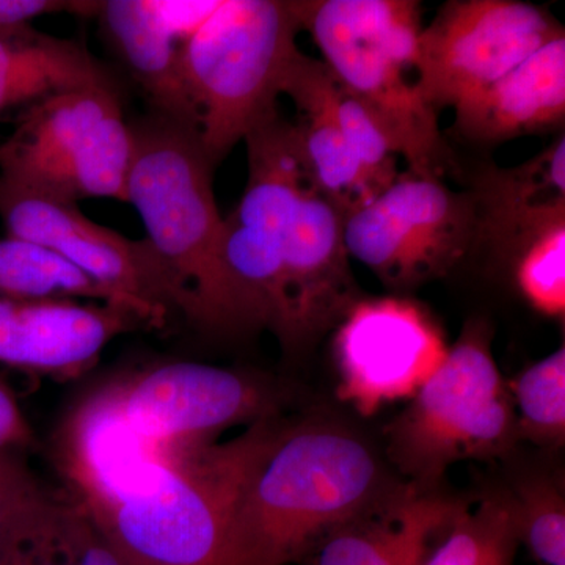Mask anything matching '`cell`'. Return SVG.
I'll return each instance as SVG.
<instances>
[{
    "label": "cell",
    "mask_w": 565,
    "mask_h": 565,
    "mask_svg": "<svg viewBox=\"0 0 565 565\" xmlns=\"http://www.w3.org/2000/svg\"><path fill=\"white\" fill-rule=\"evenodd\" d=\"M397 481L351 427L329 419L285 424L234 509L225 565L297 564Z\"/></svg>",
    "instance_id": "obj_1"
},
{
    "label": "cell",
    "mask_w": 565,
    "mask_h": 565,
    "mask_svg": "<svg viewBox=\"0 0 565 565\" xmlns=\"http://www.w3.org/2000/svg\"><path fill=\"white\" fill-rule=\"evenodd\" d=\"M132 161L126 203L139 212L148 243L184 297V316L204 332H255L222 262L223 217L215 203V167L199 131L151 111L129 122Z\"/></svg>",
    "instance_id": "obj_2"
},
{
    "label": "cell",
    "mask_w": 565,
    "mask_h": 565,
    "mask_svg": "<svg viewBox=\"0 0 565 565\" xmlns=\"http://www.w3.org/2000/svg\"><path fill=\"white\" fill-rule=\"evenodd\" d=\"M282 427L274 416L225 444L174 446L132 492L82 505L131 565H225L234 509Z\"/></svg>",
    "instance_id": "obj_3"
},
{
    "label": "cell",
    "mask_w": 565,
    "mask_h": 565,
    "mask_svg": "<svg viewBox=\"0 0 565 565\" xmlns=\"http://www.w3.org/2000/svg\"><path fill=\"white\" fill-rule=\"evenodd\" d=\"M303 31L338 84L381 118L408 170L440 178L449 163L438 111L419 85L422 3L303 0Z\"/></svg>",
    "instance_id": "obj_4"
},
{
    "label": "cell",
    "mask_w": 565,
    "mask_h": 565,
    "mask_svg": "<svg viewBox=\"0 0 565 565\" xmlns=\"http://www.w3.org/2000/svg\"><path fill=\"white\" fill-rule=\"evenodd\" d=\"M302 13L303 0H222L182 44L185 90L215 169L278 110L282 82L300 52Z\"/></svg>",
    "instance_id": "obj_5"
},
{
    "label": "cell",
    "mask_w": 565,
    "mask_h": 565,
    "mask_svg": "<svg viewBox=\"0 0 565 565\" xmlns=\"http://www.w3.org/2000/svg\"><path fill=\"white\" fill-rule=\"evenodd\" d=\"M511 393L492 353V330L470 321L429 381L388 429L390 462L424 489L452 465L508 456L519 444Z\"/></svg>",
    "instance_id": "obj_6"
},
{
    "label": "cell",
    "mask_w": 565,
    "mask_h": 565,
    "mask_svg": "<svg viewBox=\"0 0 565 565\" xmlns=\"http://www.w3.org/2000/svg\"><path fill=\"white\" fill-rule=\"evenodd\" d=\"M132 134L117 87L58 93L18 115L0 178L58 202H126Z\"/></svg>",
    "instance_id": "obj_7"
},
{
    "label": "cell",
    "mask_w": 565,
    "mask_h": 565,
    "mask_svg": "<svg viewBox=\"0 0 565 565\" xmlns=\"http://www.w3.org/2000/svg\"><path fill=\"white\" fill-rule=\"evenodd\" d=\"M344 245L394 291L444 277L476 247L470 193L440 178L399 173L377 196L344 217Z\"/></svg>",
    "instance_id": "obj_8"
},
{
    "label": "cell",
    "mask_w": 565,
    "mask_h": 565,
    "mask_svg": "<svg viewBox=\"0 0 565 565\" xmlns=\"http://www.w3.org/2000/svg\"><path fill=\"white\" fill-rule=\"evenodd\" d=\"M0 221L7 236L47 248L114 296L134 305L152 329H166L184 297L147 237L129 239L58 202L0 178Z\"/></svg>",
    "instance_id": "obj_9"
},
{
    "label": "cell",
    "mask_w": 565,
    "mask_h": 565,
    "mask_svg": "<svg viewBox=\"0 0 565 565\" xmlns=\"http://www.w3.org/2000/svg\"><path fill=\"white\" fill-rule=\"evenodd\" d=\"M548 10L519 0H452L419 35L426 102L455 109L500 81L546 43L564 36Z\"/></svg>",
    "instance_id": "obj_10"
},
{
    "label": "cell",
    "mask_w": 565,
    "mask_h": 565,
    "mask_svg": "<svg viewBox=\"0 0 565 565\" xmlns=\"http://www.w3.org/2000/svg\"><path fill=\"white\" fill-rule=\"evenodd\" d=\"M122 422L158 448L207 444L211 435L277 415L278 394L259 377L193 362H169L107 385Z\"/></svg>",
    "instance_id": "obj_11"
},
{
    "label": "cell",
    "mask_w": 565,
    "mask_h": 565,
    "mask_svg": "<svg viewBox=\"0 0 565 565\" xmlns=\"http://www.w3.org/2000/svg\"><path fill=\"white\" fill-rule=\"evenodd\" d=\"M333 348L338 396L364 416L412 399L449 351L429 311L404 297L356 300L338 323Z\"/></svg>",
    "instance_id": "obj_12"
},
{
    "label": "cell",
    "mask_w": 565,
    "mask_h": 565,
    "mask_svg": "<svg viewBox=\"0 0 565 565\" xmlns=\"http://www.w3.org/2000/svg\"><path fill=\"white\" fill-rule=\"evenodd\" d=\"M343 226V215L310 182L282 243L285 316L278 341L286 352L307 351L359 300Z\"/></svg>",
    "instance_id": "obj_13"
},
{
    "label": "cell",
    "mask_w": 565,
    "mask_h": 565,
    "mask_svg": "<svg viewBox=\"0 0 565 565\" xmlns=\"http://www.w3.org/2000/svg\"><path fill=\"white\" fill-rule=\"evenodd\" d=\"M148 329L125 307L74 299L0 300V366L71 381L90 371L107 344Z\"/></svg>",
    "instance_id": "obj_14"
},
{
    "label": "cell",
    "mask_w": 565,
    "mask_h": 565,
    "mask_svg": "<svg viewBox=\"0 0 565 565\" xmlns=\"http://www.w3.org/2000/svg\"><path fill=\"white\" fill-rule=\"evenodd\" d=\"M465 503L399 479L323 534L297 565H424Z\"/></svg>",
    "instance_id": "obj_15"
},
{
    "label": "cell",
    "mask_w": 565,
    "mask_h": 565,
    "mask_svg": "<svg viewBox=\"0 0 565 565\" xmlns=\"http://www.w3.org/2000/svg\"><path fill=\"white\" fill-rule=\"evenodd\" d=\"M337 93L338 82L323 62L300 51L282 82L281 95L299 111L294 126L308 180L344 218L373 202L382 189L363 169L341 131Z\"/></svg>",
    "instance_id": "obj_16"
},
{
    "label": "cell",
    "mask_w": 565,
    "mask_h": 565,
    "mask_svg": "<svg viewBox=\"0 0 565 565\" xmlns=\"http://www.w3.org/2000/svg\"><path fill=\"white\" fill-rule=\"evenodd\" d=\"M476 217V247L509 258L523 241L565 218V139L561 134L530 161L489 167L468 192Z\"/></svg>",
    "instance_id": "obj_17"
},
{
    "label": "cell",
    "mask_w": 565,
    "mask_h": 565,
    "mask_svg": "<svg viewBox=\"0 0 565 565\" xmlns=\"http://www.w3.org/2000/svg\"><path fill=\"white\" fill-rule=\"evenodd\" d=\"M457 131L482 143L563 128L565 35L455 107Z\"/></svg>",
    "instance_id": "obj_18"
},
{
    "label": "cell",
    "mask_w": 565,
    "mask_h": 565,
    "mask_svg": "<svg viewBox=\"0 0 565 565\" xmlns=\"http://www.w3.org/2000/svg\"><path fill=\"white\" fill-rule=\"evenodd\" d=\"M95 20L152 111L199 131L182 77L181 43L163 25L152 0H99Z\"/></svg>",
    "instance_id": "obj_19"
},
{
    "label": "cell",
    "mask_w": 565,
    "mask_h": 565,
    "mask_svg": "<svg viewBox=\"0 0 565 565\" xmlns=\"http://www.w3.org/2000/svg\"><path fill=\"white\" fill-rule=\"evenodd\" d=\"M87 87H117L109 70L73 40L33 31L0 39V120L33 104Z\"/></svg>",
    "instance_id": "obj_20"
},
{
    "label": "cell",
    "mask_w": 565,
    "mask_h": 565,
    "mask_svg": "<svg viewBox=\"0 0 565 565\" xmlns=\"http://www.w3.org/2000/svg\"><path fill=\"white\" fill-rule=\"evenodd\" d=\"M74 299L118 305L134 311L152 329L134 305L107 291L47 248L18 239H0V300Z\"/></svg>",
    "instance_id": "obj_21"
},
{
    "label": "cell",
    "mask_w": 565,
    "mask_h": 565,
    "mask_svg": "<svg viewBox=\"0 0 565 565\" xmlns=\"http://www.w3.org/2000/svg\"><path fill=\"white\" fill-rule=\"evenodd\" d=\"M519 530L505 487L465 503L424 565H515Z\"/></svg>",
    "instance_id": "obj_22"
},
{
    "label": "cell",
    "mask_w": 565,
    "mask_h": 565,
    "mask_svg": "<svg viewBox=\"0 0 565 565\" xmlns=\"http://www.w3.org/2000/svg\"><path fill=\"white\" fill-rule=\"evenodd\" d=\"M519 438L542 448H563L565 440V349L531 364L512 384Z\"/></svg>",
    "instance_id": "obj_23"
},
{
    "label": "cell",
    "mask_w": 565,
    "mask_h": 565,
    "mask_svg": "<svg viewBox=\"0 0 565 565\" xmlns=\"http://www.w3.org/2000/svg\"><path fill=\"white\" fill-rule=\"evenodd\" d=\"M516 288L537 313L565 315V218L523 241L509 256Z\"/></svg>",
    "instance_id": "obj_24"
},
{
    "label": "cell",
    "mask_w": 565,
    "mask_h": 565,
    "mask_svg": "<svg viewBox=\"0 0 565 565\" xmlns=\"http://www.w3.org/2000/svg\"><path fill=\"white\" fill-rule=\"evenodd\" d=\"M520 542L542 565H565V500L563 486L550 476H531L505 487Z\"/></svg>",
    "instance_id": "obj_25"
},
{
    "label": "cell",
    "mask_w": 565,
    "mask_h": 565,
    "mask_svg": "<svg viewBox=\"0 0 565 565\" xmlns=\"http://www.w3.org/2000/svg\"><path fill=\"white\" fill-rule=\"evenodd\" d=\"M68 503L55 498L0 535V565H74L66 537Z\"/></svg>",
    "instance_id": "obj_26"
},
{
    "label": "cell",
    "mask_w": 565,
    "mask_h": 565,
    "mask_svg": "<svg viewBox=\"0 0 565 565\" xmlns=\"http://www.w3.org/2000/svg\"><path fill=\"white\" fill-rule=\"evenodd\" d=\"M338 82V81H337ZM337 117L349 147L375 184L385 191L397 177L396 141L381 118L338 84Z\"/></svg>",
    "instance_id": "obj_27"
},
{
    "label": "cell",
    "mask_w": 565,
    "mask_h": 565,
    "mask_svg": "<svg viewBox=\"0 0 565 565\" xmlns=\"http://www.w3.org/2000/svg\"><path fill=\"white\" fill-rule=\"evenodd\" d=\"M55 498L41 484L21 451H0V535L9 533Z\"/></svg>",
    "instance_id": "obj_28"
},
{
    "label": "cell",
    "mask_w": 565,
    "mask_h": 565,
    "mask_svg": "<svg viewBox=\"0 0 565 565\" xmlns=\"http://www.w3.org/2000/svg\"><path fill=\"white\" fill-rule=\"evenodd\" d=\"M66 537L74 565H131L115 548L87 509L73 498L66 511Z\"/></svg>",
    "instance_id": "obj_29"
},
{
    "label": "cell",
    "mask_w": 565,
    "mask_h": 565,
    "mask_svg": "<svg viewBox=\"0 0 565 565\" xmlns=\"http://www.w3.org/2000/svg\"><path fill=\"white\" fill-rule=\"evenodd\" d=\"M99 0H0V39H20L33 31V21L46 14L70 13L95 20Z\"/></svg>",
    "instance_id": "obj_30"
},
{
    "label": "cell",
    "mask_w": 565,
    "mask_h": 565,
    "mask_svg": "<svg viewBox=\"0 0 565 565\" xmlns=\"http://www.w3.org/2000/svg\"><path fill=\"white\" fill-rule=\"evenodd\" d=\"M36 445L35 433L25 418L10 382L0 374V451H28Z\"/></svg>",
    "instance_id": "obj_31"
},
{
    "label": "cell",
    "mask_w": 565,
    "mask_h": 565,
    "mask_svg": "<svg viewBox=\"0 0 565 565\" xmlns=\"http://www.w3.org/2000/svg\"><path fill=\"white\" fill-rule=\"evenodd\" d=\"M221 2L222 0H204V2L152 0V7L163 25L173 33L174 39L180 41L182 46L218 9Z\"/></svg>",
    "instance_id": "obj_32"
}]
</instances>
